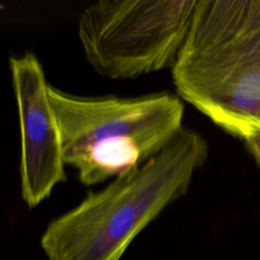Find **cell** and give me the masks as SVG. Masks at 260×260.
I'll list each match as a JSON object with an SVG mask.
<instances>
[{
	"instance_id": "6da1fadb",
	"label": "cell",
	"mask_w": 260,
	"mask_h": 260,
	"mask_svg": "<svg viewBox=\"0 0 260 260\" xmlns=\"http://www.w3.org/2000/svg\"><path fill=\"white\" fill-rule=\"evenodd\" d=\"M207 153L205 138L183 126L160 152L50 221L41 237L46 257L119 260L140 232L188 192Z\"/></svg>"
},
{
	"instance_id": "7a4b0ae2",
	"label": "cell",
	"mask_w": 260,
	"mask_h": 260,
	"mask_svg": "<svg viewBox=\"0 0 260 260\" xmlns=\"http://www.w3.org/2000/svg\"><path fill=\"white\" fill-rule=\"evenodd\" d=\"M171 70L178 95L225 132L260 131V0H197Z\"/></svg>"
},
{
	"instance_id": "3957f363",
	"label": "cell",
	"mask_w": 260,
	"mask_h": 260,
	"mask_svg": "<svg viewBox=\"0 0 260 260\" xmlns=\"http://www.w3.org/2000/svg\"><path fill=\"white\" fill-rule=\"evenodd\" d=\"M65 165L93 186L160 152L183 127L184 102L170 92L133 98L78 96L49 86Z\"/></svg>"
},
{
	"instance_id": "277c9868",
	"label": "cell",
	"mask_w": 260,
	"mask_h": 260,
	"mask_svg": "<svg viewBox=\"0 0 260 260\" xmlns=\"http://www.w3.org/2000/svg\"><path fill=\"white\" fill-rule=\"evenodd\" d=\"M197 0H100L78 19L85 58L101 75L129 79L172 68Z\"/></svg>"
},
{
	"instance_id": "5b68a950",
	"label": "cell",
	"mask_w": 260,
	"mask_h": 260,
	"mask_svg": "<svg viewBox=\"0 0 260 260\" xmlns=\"http://www.w3.org/2000/svg\"><path fill=\"white\" fill-rule=\"evenodd\" d=\"M9 69L20 130V193L34 208L67 179L60 125L38 57L31 52L12 56Z\"/></svg>"
},
{
	"instance_id": "8992f818",
	"label": "cell",
	"mask_w": 260,
	"mask_h": 260,
	"mask_svg": "<svg viewBox=\"0 0 260 260\" xmlns=\"http://www.w3.org/2000/svg\"><path fill=\"white\" fill-rule=\"evenodd\" d=\"M245 142L256 162L260 166V131H255L252 133L245 139Z\"/></svg>"
}]
</instances>
